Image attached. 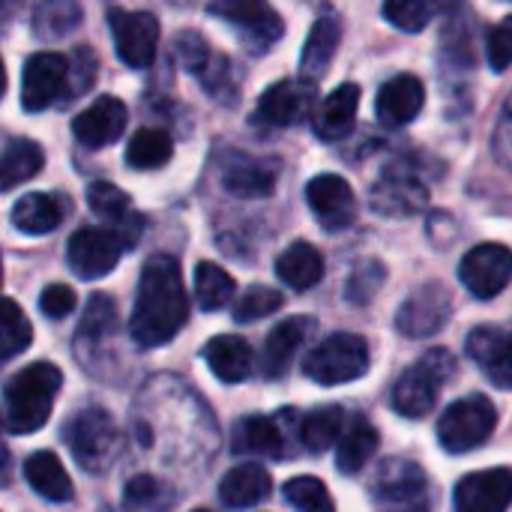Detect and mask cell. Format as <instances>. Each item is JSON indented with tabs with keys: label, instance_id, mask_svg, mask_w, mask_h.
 <instances>
[{
	"label": "cell",
	"instance_id": "cell-40",
	"mask_svg": "<svg viewBox=\"0 0 512 512\" xmlns=\"http://www.w3.org/2000/svg\"><path fill=\"white\" fill-rule=\"evenodd\" d=\"M282 495L297 512H336L327 486L318 477H294L285 483Z\"/></svg>",
	"mask_w": 512,
	"mask_h": 512
},
{
	"label": "cell",
	"instance_id": "cell-2",
	"mask_svg": "<svg viewBox=\"0 0 512 512\" xmlns=\"http://www.w3.org/2000/svg\"><path fill=\"white\" fill-rule=\"evenodd\" d=\"M63 372L54 363H30L15 372L3 387V426L9 435H33L39 432L54 408L60 393Z\"/></svg>",
	"mask_w": 512,
	"mask_h": 512
},
{
	"label": "cell",
	"instance_id": "cell-41",
	"mask_svg": "<svg viewBox=\"0 0 512 512\" xmlns=\"http://www.w3.org/2000/svg\"><path fill=\"white\" fill-rule=\"evenodd\" d=\"M0 360H12L21 351L30 348V321L24 318V312L18 309V303L12 297L3 300V324H0Z\"/></svg>",
	"mask_w": 512,
	"mask_h": 512
},
{
	"label": "cell",
	"instance_id": "cell-37",
	"mask_svg": "<svg viewBox=\"0 0 512 512\" xmlns=\"http://www.w3.org/2000/svg\"><path fill=\"white\" fill-rule=\"evenodd\" d=\"M234 279L228 270H222L219 264L201 261L195 267V300L204 312H219L234 300Z\"/></svg>",
	"mask_w": 512,
	"mask_h": 512
},
{
	"label": "cell",
	"instance_id": "cell-21",
	"mask_svg": "<svg viewBox=\"0 0 512 512\" xmlns=\"http://www.w3.org/2000/svg\"><path fill=\"white\" fill-rule=\"evenodd\" d=\"M318 321L309 318V315H297V318H288L282 324H276L267 336V345H264V360H261V369L270 381L282 378L291 366V360L297 357L300 345L315 333Z\"/></svg>",
	"mask_w": 512,
	"mask_h": 512
},
{
	"label": "cell",
	"instance_id": "cell-33",
	"mask_svg": "<svg viewBox=\"0 0 512 512\" xmlns=\"http://www.w3.org/2000/svg\"><path fill=\"white\" fill-rule=\"evenodd\" d=\"M378 450V429L366 417H354L336 450V468L342 474H360Z\"/></svg>",
	"mask_w": 512,
	"mask_h": 512
},
{
	"label": "cell",
	"instance_id": "cell-22",
	"mask_svg": "<svg viewBox=\"0 0 512 512\" xmlns=\"http://www.w3.org/2000/svg\"><path fill=\"white\" fill-rule=\"evenodd\" d=\"M360 87L354 81H345L339 84L318 108V117H315V132L318 138L324 141H342L354 123H357V108H360Z\"/></svg>",
	"mask_w": 512,
	"mask_h": 512
},
{
	"label": "cell",
	"instance_id": "cell-1",
	"mask_svg": "<svg viewBox=\"0 0 512 512\" xmlns=\"http://www.w3.org/2000/svg\"><path fill=\"white\" fill-rule=\"evenodd\" d=\"M189 321V294L180 264L171 255H150L129 318V336L138 348L168 345Z\"/></svg>",
	"mask_w": 512,
	"mask_h": 512
},
{
	"label": "cell",
	"instance_id": "cell-48",
	"mask_svg": "<svg viewBox=\"0 0 512 512\" xmlns=\"http://www.w3.org/2000/svg\"><path fill=\"white\" fill-rule=\"evenodd\" d=\"M195 512H210V510H195Z\"/></svg>",
	"mask_w": 512,
	"mask_h": 512
},
{
	"label": "cell",
	"instance_id": "cell-25",
	"mask_svg": "<svg viewBox=\"0 0 512 512\" xmlns=\"http://www.w3.org/2000/svg\"><path fill=\"white\" fill-rule=\"evenodd\" d=\"M426 201H429L426 189L411 177H384L381 183H375L372 198H369L372 210L387 219L414 216L426 207Z\"/></svg>",
	"mask_w": 512,
	"mask_h": 512
},
{
	"label": "cell",
	"instance_id": "cell-34",
	"mask_svg": "<svg viewBox=\"0 0 512 512\" xmlns=\"http://www.w3.org/2000/svg\"><path fill=\"white\" fill-rule=\"evenodd\" d=\"M45 165V153L36 141L30 138H12L3 150V162H0V189L9 192L18 183L36 177Z\"/></svg>",
	"mask_w": 512,
	"mask_h": 512
},
{
	"label": "cell",
	"instance_id": "cell-26",
	"mask_svg": "<svg viewBox=\"0 0 512 512\" xmlns=\"http://www.w3.org/2000/svg\"><path fill=\"white\" fill-rule=\"evenodd\" d=\"M63 216H66V201L60 195H51V192L21 195L12 207V225L30 237L51 234L63 222Z\"/></svg>",
	"mask_w": 512,
	"mask_h": 512
},
{
	"label": "cell",
	"instance_id": "cell-45",
	"mask_svg": "<svg viewBox=\"0 0 512 512\" xmlns=\"http://www.w3.org/2000/svg\"><path fill=\"white\" fill-rule=\"evenodd\" d=\"M384 276H387V270L381 267V261H363L348 279V291H345L348 300L351 303H369L372 294L378 291V285L384 282Z\"/></svg>",
	"mask_w": 512,
	"mask_h": 512
},
{
	"label": "cell",
	"instance_id": "cell-35",
	"mask_svg": "<svg viewBox=\"0 0 512 512\" xmlns=\"http://www.w3.org/2000/svg\"><path fill=\"white\" fill-rule=\"evenodd\" d=\"M177 501L174 486L153 474H138L123 489V512H171Z\"/></svg>",
	"mask_w": 512,
	"mask_h": 512
},
{
	"label": "cell",
	"instance_id": "cell-28",
	"mask_svg": "<svg viewBox=\"0 0 512 512\" xmlns=\"http://www.w3.org/2000/svg\"><path fill=\"white\" fill-rule=\"evenodd\" d=\"M204 360L210 372L225 384H240L252 375L255 357L246 339L240 336H216L204 345Z\"/></svg>",
	"mask_w": 512,
	"mask_h": 512
},
{
	"label": "cell",
	"instance_id": "cell-32",
	"mask_svg": "<svg viewBox=\"0 0 512 512\" xmlns=\"http://www.w3.org/2000/svg\"><path fill=\"white\" fill-rule=\"evenodd\" d=\"M234 450L270 456V459H285V435L273 417H246L237 423Z\"/></svg>",
	"mask_w": 512,
	"mask_h": 512
},
{
	"label": "cell",
	"instance_id": "cell-27",
	"mask_svg": "<svg viewBox=\"0 0 512 512\" xmlns=\"http://www.w3.org/2000/svg\"><path fill=\"white\" fill-rule=\"evenodd\" d=\"M270 492H273L270 474H267L261 465H252V462L231 468V471L222 477V483H219V501H222L228 510L255 507V504H261Z\"/></svg>",
	"mask_w": 512,
	"mask_h": 512
},
{
	"label": "cell",
	"instance_id": "cell-24",
	"mask_svg": "<svg viewBox=\"0 0 512 512\" xmlns=\"http://www.w3.org/2000/svg\"><path fill=\"white\" fill-rule=\"evenodd\" d=\"M24 477H27L30 489H33L39 498L51 501V504H66V501H72V495H75V486H72V480H69L63 462H60L51 450H36V453H30V456L24 459Z\"/></svg>",
	"mask_w": 512,
	"mask_h": 512
},
{
	"label": "cell",
	"instance_id": "cell-31",
	"mask_svg": "<svg viewBox=\"0 0 512 512\" xmlns=\"http://www.w3.org/2000/svg\"><path fill=\"white\" fill-rule=\"evenodd\" d=\"M276 276L288 285V288H294V291H309V288H315L321 279H324V258H321V252L312 246V243H306V240H297V243H291L282 255H279V261H276Z\"/></svg>",
	"mask_w": 512,
	"mask_h": 512
},
{
	"label": "cell",
	"instance_id": "cell-16",
	"mask_svg": "<svg viewBox=\"0 0 512 512\" xmlns=\"http://www.w3.org/2000/svg\"><path fill=\"white\" fill-rule=\"evenodd\" d=\"M279 162L276 159H258L246 153H231L222 159V189L237 198H264L276 189Z\"/></svg>",
	"mask_w": 512,
	"mask_h": 512
},
{
	"label": "cell",
	"instance_id": "cell-8",
	"mask_svg": "<svg viewBox=\"0 0 512 512\" xmlns=\"http://www.w3.org/2000/svg\"><path fill=\"white\" fill-rule=\"evenodd\" d=\"M126 249H129V243L114 228H78L69 237L66 261L78 279L93 282V279L108 276L120 264V255Z\"/></svg>",
	"mask_w": 512,
	"mask_h": 512
},
{
	"label": "cell",
	"instance_id": "cell-29",
	"mask_svg": "<svg viewBox=\"0 0 512 512\" xmlns=\"http://www.w3.org/2000/svg\"><path fill=\"white\" fill-rule=\"evenodd\" d=\"M177 54L183 57V63L201 78V84L213 96L225 93V87L231 81V66H228V60L222 54H213L198 33H183L177 39Z\"/></svg>",
	"mask_w": 512,
	"mask_h": 512
},
{
	"label": "cell",
	"instance_id": "cell-17",
	"mask_svg": "<svg viewBox=\"0 0 512 512\" xmlns=\"http://www.w3.org/2000/svg\"><path fill=\"white\" fill-rule=\"evenodd\" d=\"M315 105V84L303 78L276 81L258 99V117L270 126H294L312 114Z\"/></svg>",
	"mask_w": 512,
	"mask_h": 512
},
{
	"label": "cell",
	"instance_id": "cell-42",
	"mask_svg": "<svg viewBox=\"0 0 512 512\" xmlns=\"http://www.w3.org/2000/svg\"><path fill=\"white\" fill-rule=\"evenodd\" d=\"M447 6L441 3H423V0H390L384 3V18L408 33H420L438 12H444Z\"/></svg>",
	"mask_w": 512,
	"mask_h": 512
},
{
	"label": "cell",
	"instance_id": "cell-13",
	"mask_svg": "<svg viewBox=\"0 0 512 512\" xmlns=\"http://www.w3.org/2000/svg\"><path fill=\"white\" fill-rule=\"evenodd\" d=\"M207 12L228 21L237 33H243V39L255 51H264L267 45H273L285 30L279 12L273 6L255 3V0H219V3H210Z\"/></svg>",
	"mask_w": 512,
	"mask_h": 512
},
{
	"label": "cell",
	"instance_id": "cell-9",
	"mask_svg": "<svg viewBox=\"0 0 512 512\" xmlns=\"http://www.w3.org/2000/svg\"><path fill=\"white\" fill-rule=\"evenodd\" d=\"M108 30H111L117 57L126 66L144 69V66L153 63L156 45H159V21H156L153 12L111 6L108 9Z\"/></svg>",
	"mask_w": 512,
	"mask_h": 512
},
{
	"label": "cell",
	"instance_id": "cell-19",
	"mask_svg": "<svg viewBox=\"0 0 512 512\" xmlns=\"http://www.w3.org/2000/svg\"><path fill=\"white\" fill-rule=\"evenodd\" d=\"M426 105V87L417 75L411 72H402V75H393L381 93H378V120L390 129H399V126H408L411 120H417V114L423 111Z\"/></svg>",
	"mask_w": 512,
	"mask_h": 512
},
{
	"label": "cell",
	"instance_id": "cell-44",
	"mask_svg": "<svg viewBox=\"0 0 512 512\" xmlns=\"http://www.w3.org/2000/svg\"><path fill=\"white\" fill-rule=\"evenodd\" d=\"M282 303H285L282 291L267 288V285H249L246 294H243V297L237 300V306H234V321H240V324L261 321V318L273 315Z\"/></svg>",
	"mask_w": 512,
	"mask_h": 512
},
{
	"label": "cell",
	"instance_id": "cell-4",
	"mask_svg": "<svg viewBox=\"0 0 512 512\" xmlns=\"http://www.w3.org/2000/svg\"><path fill=\"white\" fill-rule=\"evenodd\" d=\"M456 375V360L447 348H432L429 354H423L393 387V408L402 417L420 420L426 417L438 396L441 387Z\"/></svg>",
	"mask_w": 512,
	"mask_h": 512
},
{
	"label": "cell",
	"instance_id": "cell-10",
	"mask_svg": "<svg viewBox=\"0 0 512 512\" xmlns=\"http://www.w3.org/2000/svg\"><path fill=\"white\" fill-rule=\"evenodd\" d=\"M453 294L441 282L417 288L396 312V330L408 339H429L450 324Z\"/></svg>",
	"mask_w": 512,
	"mask_h": 512
},
{
	"label": "cell",
	"instance_id": "cell-23",
	"mask_svg": "<svg viewBox=\"0 0 512 512\" xmlns=\"http://www.w3.org/2000/svg\"><path fill=\"white\" fill-rule=\"evenodd\" d=\"M87 204H90L93 213L108 219L114 225V231H120L129 246H135V234L141 231V219H138V213L132 207V198L123 189H117L114 183H105V180L90 183Z\"/></svg>",
	"mask_w": 512,
	"mask_h": 512
},
{
	"label": "cell",
	"instance_id": "cell-39",
	"mask_svg": "<svg viewBox=\"0 0 512 512\" xmlns=\"http://www.w3.org/2000/svg\"><path fill=\"white\" fill-rule=\"evenodd\" d=\"M117 330V306L108 294H93L87 300V312L78 324V348L84 345H102L105 339H111Z\"/></svg>",
	"mask_w": 512,
	"mask_h": 512
},
{
	"label": "cell",
	"instance_id": "cell-47",
	"mask_svg": "<svg viewBox=\"0 0 512 512\" xmlns=\"http://www.w3.org/2000/svg\"><path fill=\"white\" fill-rule=\"evenodd\" d=\"M72 309H75V291L69 285H63V282H54L39 294V312L45 318L60 321V318L72 315Z\"/></svg>",
	"mask_w": 512,
	"mask_h": 512
},
{
	"label": "cell",
	"instance_id": "cell-15",
	"mask_svg": "<svg viewBox=\"0 0 512 512\" xmlns=\"http://www.w3.org/2000/svg\"><path fill=\"white\" fill-rule=\"evenodd\" d=\"M453 501L456 512H507L512 504V471L489 468L462 477Z\"/></svg>",
	"mask_w": 512,
	"mask_h": 512
},
{
	"label": "cell",
	"instance_id": "cell-5",
	"mask_svg": "<svg viewBox=\"0 0 512 512\" xmlns=\"http://www.w3.org/2000/svg\"><path fill=\"white\" fill-rule=\"evenodd\" d=\"M369 492L378 512H432L429 477L411 459H387L375 471Z\"/></svg>",
	"mask_w": 512,
	"mask_h": 512
},
{
	"label": "cell",
	"instance_id": "cell-14",
	"mask_svg": "<svg viewBox=\"0 0 512 512\" xmlns=\"http://www.w3.org/2000/svg\"><path fill=\"white\" fill-rule=\"evenodd\" d=\"M306 201L324 231H342L357 219V198L345 177L318 174L306 183Z\"/></svg>",
	"mask_w": 512,
	"mask_h": 512
},
{
	"label": "cell",
	"instance_id": "cell-18",
	"mask_svg": "<svg viewBox=\"0 0 512 512\" xmlns=\"http://www.w3.org/2000/svg\"><path fill=\"white\" fill-rule=\"evenodd\" d=\"M126 129V105L117 96H99L72 120V135L87 150H102L114 144Z\"/></svg>",
	"mask_w": 512,
	"mask_h": 512
},
{
	"label": "cell",
	"instance_id": "cell-11",
	"mask_svg": "<svg viewBox=\"0 0 512 512\" xmlns=\"http://www.w3.org/2000/svg\"><path fill=\"white\" fill-rule=\"evenodd\" d=\"M459 279L480 300L498 297L512 282V252L501 243L474 246L459 264Z\"/></svg>",
	"mask_w": 512,
	"mask_h": 512
},
{
	"label": "cell",
	"instance_id": "cell-36",
	"mask_svg": "<svg viewBox=\"0 0 512 512\" xmlns=\"http://www.w3.org/2000/svg\"><path fill=\"white\" fill-rule=\"evenodd\" d=\"M342 435H345V411L339 405L315 408L300 423L303 447L312 450V453H327L336 441H342Z\"/></svg>",
	"mask_w": 512,
	"mask_h": 512
},
{
	"label": "cell",
	"instance_id": "cell-30",
	"mask_svg": "<svg viewBox=\"0 0 512 512\" xmlns=\"http://www.w3.org/2000/svg\"><path fill=\"white\" fill-rule=\"evenodd\" d=\"M339 39H342V21L336 15H321L315 24H312V33L306 39V48H303V57H300V72H303V81H318L336 48H339Z\"/></svg>",
	"mask_w": 512,
	"mask_h": 512
},
{
	"label": "cell",
	"instance_id": "cell-7",
	"mask_svg": "<svg viewBox=\"0 0 512 512\" xmlns=\"http://www.w3.org/2000/svg\"><path fill=\"white\" fill-rule=\"evenodd\" d=\"M498 408L486 396H465L453 402L438 420V441L447 453H471L492 438Z\"/></svg>",
	"mask_w": 512,
	"mask_h": 512
},
{
	"label": "cell",
	"instance_id": "cell-43",
	"mask_svg": "<svg viewBox=\"0 0 512 512\" xmlns=\"http://www.w3.org/2000/svg\"><path fill=\"white\" fill-rule=\"evenodd\" d=\"M81 18V9L75 3H42L33 12V30L39 39H57L69 33Z\"/></svg>",
	"mask_w": 512,
	"mask_h": 512
},
{
	"label": "cell",
	"instance_id": "cell-6",
	"mask_svg": "<svg viewBox=\"0 0 512 512\" xmlns=\"http://www.w3.org/2000/svg\"><path fill=\"white\" fill-rule=\"evenodd\" d=\"M369 372V345L357 333H336L324 339L303 363V375L321 387H339Z\"/></svg>",
	"mask_w": 512,
	"mask_h": 512
},
{
	"label": "cell",
	"instance_id": "cell-12",
	"mask_svg": "<svg viewBox=\"0 0 512 512\" xmlns=\"http://www.w3.org/2000/svg\"><path fill=\"white\" fill-rule=\"evenodd\" d=\"M69 57L57 51H36L24 60L21 72V108L36 114L45 111L66 87Z\"/></svg>",
	"mask_w": 512,
	"mask_h": 512
},
{
	"label": "cell",
	"instance_id": "cell-38",
	"mask_svg": "<svg viewBox=\"0 0 512 512\" xmlns=\"http://www.w3.org/2000/svg\"><path fill=\"white\" fill-rule=\"evenodd\" d=\"M174 156V141L165 129H138L126 147V162L138 171H150V168H159L165 165L168 159Z\"/></svg>",
	"mask_w": 512,
	"mask_h": 512
},
{
	"label": "cell",
	"instance_id": "cell-46",
	"mask_svg": "<svg viewBox=\"0 0 512 512\" xmlns=\"http://www.w3.org/2000/svg\"><path fill=\"white\" fill-rule=\"evenodd\" d=\"M489 66L495 72H504L512 63V15L498 21L489 33Z\"/></svg>",
	"mask_w": 512,
	"mask_h": 512
},
{
	"label": "cell",
	"instance_id": "cell-3",
	"mask_svg": "<svg viewBox=\"0 0 512 512\" xmlns=\"http://www.w3.org/2000/svg\"><path fill=\"white\" fill-rule=\"evenodd\" d=\"M63 441L72 450V459L78 462V468L87 474H105L117 462V453L123 444L114 417L99 405L81 408L72 420H66Z\"/></svg>",
	"mask_w": 512,
	"mask_h": 512
},
{
	"label": "cell",
	"instance_id": "cell-20",
	"mask_svg": "<svg viewBox=\"0 0 512 512\" xmlns=\"http://www.w3.org/2000/svg\"><path fill=\"white\" fill-rule=\"evenodd\" d=\"M468 354L495 387L512 390V333L501 327H477L468 336Z\"/></svg>",
	"mask_w": 512,
	"mask_h": 512
}]
</instances>
